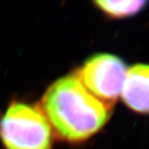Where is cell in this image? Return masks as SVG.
I'll return each mask as SVG.
<instances>
[{
  "label": "cell",
  "instance_id": "7a4b0ae2",
  "mask_svg": "<svg viewBox=\"0 0 149 149\" xmlns=\"http://www.w3.org/2000/svg\"><path fill=\"white\" fill-rule=\"evenodd\" d=\"M0 137L6 149H51V127L41 109L14 102L0 120Z\"/></svg>",
  "mask_w": 149,
  "mask_h": 149
},
{
  "label": "cell",
  "instance_id": "3957f363",
  "mask_svg": "<svg viewBox=\"0 0 149 149\" xmlns=\"http://www.w3.org/2000/svg\"><path fill=\"white\" fill-rule=\"evenodd\" d=\"M127 70L118 56L99 53L84 63L76 77L90 93L111 108L121 94Z\"/></svg>",
  "mask_w": 149,
  "mask_h": 149
},
{
  "label": "cell",
  "instance_id": "277c9868",
  "mask_svg": "<svg viewBox=\"0 0 149 149\" xmlns=\"http://www.w3.org/2000/svg\"><path fill=\"white\" fill-rule=\"evenodd\" d=\"M120 96L130 110L149 114V65L136 64L127 68Z\"/></svg>",
  "mask_w": 149,
  "mask_h": 149
},
{
  "label": "cell",
  "instance_id": "5b68a950",
  "mask_svg": "<svg viewBox=\"0 0 149 149\" xmlns=\"http://www.w3.org/2000/svg\"><path fill=\"white\" fill-rule=\"evenodd\" d=\"M146 1H96V6L102 13L112 18H126L139 14L146 7Z\"/></svg>",
  "mask_w": 149,
  "mask_h": 149
},
{
  "label": "cell",
  "instance_id": "6da1fadb",
  "mask_svg": "<svg viewBox=\"0 0 149 149\" xmlns=\"http://www.w3.org/2000/svg\"><path fill=\"white\" fill-rule=\"evenodd\" d=\"M41 108L55 133L71 143L88 139L111 117V108L90 93L76 76L53 83L43 95Z\"/></svg>",
  "mask_w": 149,
  "mask_h": 149
}]
</instances>
